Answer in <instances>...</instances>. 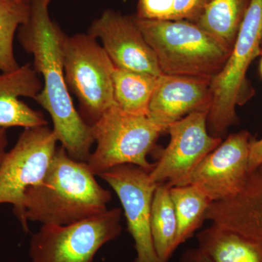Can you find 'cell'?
<instances>
[{
    "label": "cell",
    "mask_w": 262,
    "mask_h": 262,
    "mask_svg": "<svg viewBox=\"0 0 262 262\" xmlns=\"http://www.w3.org/2000/svg\"><path fill=\"white\" fill-rule=\"evenodd\" d=\"M158 79L149 74L115 67L113 82L115 105L126 113L148 116Z\"/></svg>",
    "instance_id": "obj_17"
},
{
    "label": "cell",
    "mask_w": 262,
    "mask_h": 262,
    "mask_svg": "<svg viewBox=\"0 0 262 262\" xmlns=\"http://www.w3.org/2000/svg\"><path fill=\"white\" fill-rule=\"evenodd\" d=\"M87 163L57 147L47 173L26 193V218L42 225H69L107 211L112 194L100 185Z\"/></svg>",
    "instance_id": "obj_2"
},
{
    "label": "cell",
    "mask_w": 262,
    "mask_h": 262,
    "mask_svg": "<svg viewBox=\"0 0 262 262\" xmlns=\"http://www.w3.org/2000/svg\"><path fill=\"white\" fill-rule=\"evenodd\" d=\"M42 2H44L46 4L49 5L50 2L51 1V0H42Z\"/></svg>",
    "instance_id": "obj_26"
},
{
    "label": "cell",
    "mask_w": 262,
    "mask_h": 262,
    "mask_svg": "<svg viewBox=\"0 0 262 262\" xmlns=\"http://www.w3.org/2000/svg\"><path fill=\"white\" fill-rule=\"evenodd\" d=\"M7 129L0 128V165L4 160L6 155V148L8 146V137H7Z\"/></svg>",
    "instance_id": "obj_25"
},
{
    "label": "cell",
    "mask_w": 262,
    "mask_h": 262,
    "mask_svg": "<svg viewBox=\"0 0 262 262\" xmlns=\"http://www.w3.org/2000/svg\"><path fill=\"white\" fill-rule=\"evenodd\" d=\"M177 220L174 250L194 235L206 221L207 210L212 202L192 185L170 187Z\"/></svg>",
    "instance_id": "obj_19"
},
{
    "label": "cell",
    "mask_w": 262,
    "mask_h": 262,
    "mask_svg": "<svg viewBox=\"0 0 262 262\" xmlns=\"http://www.w3.org/2000/svg\"><path fill=\"white\" fill-rule=\"evenodd\" d=\"M89 34L101 40L103 50L117 68L156 77L163 75L154 51L134 17L105 10L91 24Z\"/></svg>",
    "instance_id": "obj_12"
},
{
    "label": "cell",
    "mask_w": 262,
    "mask_h": 262,
    "mask_svg": "<svg viewBox=\"0 0 262 262\" xmlns=\"http://www.w3.org/2000/svg\"><path fill=\"white\" fill-rule=\"evenodd\" d=\"M262 55V53H261ZM260 72H261V75L262 76V58L261 60V63H260Z\"/></svg>",
    "instance_id": "obj_27"
},
{
    "label": "cell",
    "mask_w": 262,
    "mask_h": 262,
    "mask_svg": "<svg viewBox=\"0 0 262 262\" xmlns=\"http://www.w3.org/2000/svg\"><path fill=\"white\" fill-rule=\"evenodd\" d=\"M134 18L164 75L212 80L232 53V48L194 22Z\"/></svg>",
    "instance_id": "obj_3"
},
{
    "label": "cell",
    "mask_w": 262,
    "mask_h": 262,
    "mask_svg": "<svg viewBox=\"0 0 262 262\" xmlns=\"http://www.w3.org/2000/svg\"><path fill=\"white\" fill-rule=\"evenodd\" d=\"M58 139L48 125L25 128L0 165V205L10 204L26 233L27 190L44 178L54 156Z\"/></svg>",
    "instance_id": "obj_8"
},
{
    "label": "cell",
    "mask_w": 262,
    "mask_h": 262,
    "mask_svg": "<svg viewBox=\"0 0 262 262\" xmlns=\"http://www.w3.org/2000/svg\"><path fill=\"white\" fill-rule=\"evenodd\" d=\"M31 3L20 0H0V72L20 67L15 58L13 41L15 32L29 21Z\"/></svg>",
    "instance_id": "obj_21"
},
{
    "label": "cell",
    "mask_w": 262,
    "mask_h": 262,
    "mask_svg": "<svg viewBox=\"0 0 262 262\" xmlns=\"http://www.w3.org/2000/svg\"><path fill=\"white\" fill-rule=\"evenodd\" d=\"M262 163V138L258 140L253 139L250 148L249 171Z\"/></svg>",
    "instance_id": "obj_23"
},
{
    "label": "cell",
    "mask_w": 262,
    "mask_h": 262,
    "mask_svg": "<svg viewBox=\"0 0 262 262\" xmlns=\"http://www.w3.org/2000/svg\"><path fill=\"white\" fill-rule=\"evenodd\" d=\"M206 220L244 237L262 253V163L249 171L235 195L211 203Z\"/></svg>",
    "instance_id": "obj_14"
},
{
    "label": "cell",
    "mask_w": 262,
    "mask_h": 262,
    "mask_svg": "<svg viewBox=\"0 0 262 262\" xmlns=\"http://www.w3.org/2000/svg\"><path fill=\"white\" fill-rule=\"evenodd\" d=\"M20 1L25 2V3H30L31 0H20Z\"/></svg>",
    "instance_id": "obj_28"
},
{
    "label": "cell",
    "mask_w": 262,
    "mask_h": 262,
    "mask_svg": "<svg viewBox=\"0 0 262 262\" xmlns=\"http://www.w3.org/2000/svg\"><path fill=\"white\" fill-rule=\"evenodd\" d=\"M251 1L211 0L196 24L232 48Z\"/></svg>",
    "instance_id": "obj_18"
},
{
    "label": "cell",
    "mask_w": 262,
    "mask_h": 262,
    "mask_svg": "<svg viewBox=\"0 0 262 262\" xmlns=\"http://www.w3.org/2000/svg\"><path fill=\"white\" fill-rule=\"evenodd\" d=\"M261 51H262V45H261Z\"/></svg>",
    "instance_id": "obj_29"
},
{
    "label": "cell",
    "mask_w": 262,
    "mask_h": 262,
    "mask_svg": "<svg viewBox=\"0 0 262 262\" xmlns=\"http://www.w3.org/2000/svg\"><path fill=\"white\" fill-rule=\"evenodd\" d=\"M208 114H190L168 127L169 144L149 173L153 182L169 187L187 185L198 165L222 142V138L210 134Z\"/></svg>",
    "instance_id": "obj_9"
},
{
    "label": "cell",
    "mask_w": 262,
    "mask_h": 262,
    "mask_svg": "<svg viewBox=\"0 0 262 262\" xmlns=\"http://www.w3.org/2000/svg\"><path fill=\"white\" fill-rule=\"evenodd\" d=\"M29 21L19 28L22 47L32 55L34 70L42 77L37 101L51 117L53 130L72 159L88 163L95 144L92 127L76 110L66 82L63 61L65 34L50 17L48 5L31 0Z\"/></svg>",
    "instance_id": "obj_1"
},
{
    "label": "cell",
    "mask_w": 262,
    "mask_h": 262,
    "mask_svg": "<svg viewBox=\"0 0 262 262\" xmlns=\"http://www.w3.org/2000/svg\"><path fill=\"white\" fill-rule=\"evenodd\" d=\"M91 127L96 147L87 164L95 176L125 164L149 173L154 168L148 155L165 131L149 117L126 113L115 105Z\"/></svg>",
    "instance_id": "obj_5"
},
{
    "label": "cell",
    "mask_w": 262,
    "mask_h": 262,
    "mask_svg": "<svg viewBox=\"0 0 262 262\" xmlns=\"http://www.w3.org/2000/svg\"><path fill=\"white\" fill-rule=\"evenodd\" d=\"M151 231L160 262H168L175 252L177 220L167 184H158L155 189L151 203Z\"/></svg>",
    "instance_id": "obj_20"
},
{
    "label": "cell",
    "mask_w": 262,
    "mask_h": 262,
    "mask_svg": "<svg viewBox=\"0 0 262 262\" xmlns=\"http://www.w3.org/2000/svg\"><path fill=\"white\" fill-rule=\"evenodd\" d=\"M211 0H139L137 14L141 19L185 20L196 23Z\"/></svg>",
    "instance_id": "obj_22"
},
{
    "label": "cell",
    "mask_w": 262,
    "mask_h": 262,
    "mask_svg": "<svg viewBox=\"0 0 262 262\" xmlns=\"http://www.w3.org/2000/svg\"><path fill=\"white\" fill-rule=\"evenodd\" d=\"M198 248L213 262H262V253L244 237L212 225L198 234Z\"/></svg>",
    "instance_id": "obj_16"
},
{
    "label": "cell",
    "mask_w": 262,
    "mask_h": 262,
    "mask_svg": "<svg viewBox=\"0 0 262 262\" xmlns=\"http://www.w3.org/2000/svg\"><path fill=\"white\" fill-rule=\"evenodd\" d=\"M262 0H251L232 53L220 73L212 79V102L207 125L210 134L222 138L237 120L236 106L245 102L246 73L261 55Z\"/></svg>",
    "instance_id": "obj_4"
},
{
    "label": "cell",
    "mask_w": 262,
    "mask_h": 262,
    "mask_svg": "<svg viewBox=\"0 0 262 262\" xmlns=\"http://www.w3.org/2000/svg\"><path fill=\"white\" fill-rule=\"evenodd\" d=\"M42 86V81L30 63L12 72H0V128L48 125L41 112L20 100V97L35 99Z\"/></svg>",
    "instance_id": "obj_15"
},
{
    "label": "cell",
    "mask_w": 262,
    "mask_h": 262,
    "mask_svg": "<svg viewBox=\"0 0 262 262\" xmlns=\"http://www.w3.org/2000/svg\"><path fill=\"white\" fill-rule=\"evenodd\" d=\"M98 177L113 188L121 203L135 246L134 262H160L151 231V203L158 184L149 172L131 164L117 165Z\"/></svg>",
    "instance_id": "obj_10"
},
{
    "label": "cell",
    "mask_w": 262,
    "mask_h": 262,
    "mask_svg": "<svg viewBox=\"0 0 262 262\" xmlns=\"http://www.w3.org/2000/svg\"><path fill=\"white\" fill-rule=\"evenodd\" d=\"M66 82L80 103V114L94 125L115 106L113 73L115 66L96 39L89 34L65 35L63 42Z\"/></svg>",
    "instance_id": "obj_6"
},
{
    "label": "cell",
    "mask_w": 262,
    "mask_h": 262,
    "mask_svg": "<svg viewBox=\"0 0 262 262\" xmlns=\"http://www.w3.org/2000/svg\"><path fill=\"white\" fill-rule=\"evenodd\" d=\"M121 209L113 208L69 225H42L29 244L32 262H93L101 247L121 234Z\"/></svg>",
    "instance_id": "obj_7"
},
{
    "label": "cell",
    "mask_w": 262,
    "mask_h": 262,
    "mask_svg": "<svg viewBox=\"0 0 262 262\" xmlns=\"http://www.w3.org/2000/svg\"><path fill=\"white\" fill-rule=\"evenodd\" d=\"M252 140L246 130L229 135L198 165L187 185L198 188L212 203L235 195L249 173Z\"/></svg>",
    "instance_id": "obj_11"
},
{
    "label": "cell",
    "mask_w": 262,
    "mask_h": 262,
    "mask_svg": "<svg viewBox=\"0 0 262 262\" xmlns=\"http://www.w3.org/2000/svg\"><path fill=\"white\" fill-rule=\"evenodd\" d=\"M180 262H213L199 248H191L183 254Z\"/></svg>",
    "instance_id": "obj_24"
},
{
    "label": "cell",
    "mask_w": 262,
    "mask_h": 262,
    "mask_svg": "<svg viewBox=\"0 0 262 262\" xmlns=\"http://www.w3.org/2000/svg\"><path fill=\"white\" fill-rule=\"evenodd\" d=\"M211 80L188 76L158 77L150 101L148 117L167 131L184 117L209 111L212 102Z\"/></svg>",
    "instance_id": "obj_13"
}]
</instances>
